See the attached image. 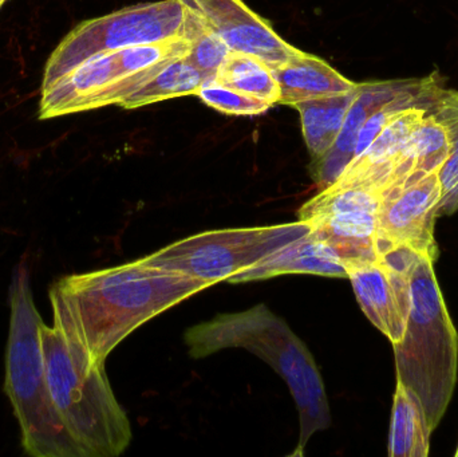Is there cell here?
Listing matches in <instances>:
<instances>
[{"label": "cell", "mask_w": 458, "mask_h": 457, "mask_svg": "<svg viewBox=\"0 0 458 457\" xmlns=\"http://www.w3.org/2000/svg\"><path fill=\"white\" fill-rule=\"evenodd\" d=\"M7 2V0H0V7H2L4 3Z\"/></svg>", "instance_id": "d4e9b609"}, {"label": "cell", "mask_w": 458, "mask_h": 457, "mask_svg": "<svg viewBox=\"0 0 458 457\" xmlns=\"http://www.w3.org/2000/svg\"><path fill=\"white\" fill-rule=\"evenodd\" d=\"M381 198L382 192L370 188L327 187L301 206L298 219L333 246L342 259L376 260Z\"/></svg>", "instance_id": "ba28073f"}, {"label": "cell", "mask_w": 458, "mask_h": 457, "mask_svg": "<svg viewBox=\"0 0 458 457\" xmlns=\"http://www.w3.org/2000/svg\"><path fill=\"white\" fill-rule=\"evenodd\" d=\"M206 75L187 58L172 59L121 102L123 109H139L147 105L179 97L198 96Z\"/></svg>", "instance_id": "d6986e66"}, {"label": "cell", "mask_w": 458, "mask_h": 457, "mask_svg": "<svg viewBox=\"0 0 458 457\" xmlns=\"http://www.w3.org/2000/svg\"><path fill=\"white\" fill-rule=\"evenodd\" d=\"M310 231V225L301 220L264 227L207 231L174 241L142 259L215 286L253 267Z\"/></svg>", "instance_id": "52a82bcc"}, {"label": "cell", "mask_w": 458, "mask_h": 457, "mask_svg": "<svg viewBox=\"0 0 458 457\" xmlns=\"http://www.w3.org/2000/svg\"><path fill=\"white\" fill-rule=\"evenodd\" d=\"M357 89L341 96L309 99L293 105L301 114V131L311 164L319 161L333 147Z\"/></svg>", "instance_id": "ac0fdd59"}, {"label": "cell", "mask_w": 458, "mask_h": 457, "mask_svg": "<svg viewBox=\"0 0 458 457\" xmlns=\"http://www.w3.org/2000/svg\"><path fill=\"white\" fill-rule=\"evenodd\" d=\"M425 78L417 80H376L358 83L357 93L344 117V125L335 142L317 163L311 164L314 182L320 190L330 187L354 158L358 133L365 121L382 105L397 98L406 91L413 90L424 83Z\"/></svg>", "instance_id": "7c38bea8"}, {"label": "cell", "mask_w": 458, "mask_h": 457, "mask_svg": "<svg viewBox=\"0 0 458 457\" xmlns=\"http://www.w3.org/2000/svg\"><path fill=\"white\" fill-rule=\"evenodd\" d=\"M219 35L232 51L252 54L271 67L299 53L272 29L269 21L253 13L242 0H179Z\"/></svg>", "instance_id": "30bf717a"}, {"label": "cell", "mask_w": 458, "mask_h": 457, "mask_svg": "<svg viewBox=\"0 0 458 457\" xmlns=\"http://www.w3.org/2000/svg\"><path fill=\"white\" fill-rule=\"evenodd\" d=\"M188 53H190V42L182 37L164 40V42L131 46V47L115 51V55L123 74L131 75L161 66L172 59L187 56Z\"/></svg>", "instance_id": "7402d4cb"}, {"label": "cell", "mask_w": 458, "mask_h": 457, "mask_svg": "<svg viewBox=\"0 0 458 457\" xmlns=\"http://www.w3.org/2000/svg\"><path fill=\"white\" fill-rule=\"evenodd\" d=\"M207 282L144 259L64 276L50 287L51 308L72 329L91 365L145 322L208 289Z\"/></svg>", "instance_id": "6da1fadb"}, {"label": "cell", "mask_w": 458, "mask_h": 457, "mask_svg": "<svg viewBox=\"0 0 458 457\" xmlns=\"http://www.w3.org/2000/svg\"><path fill=\"white\" fill-rule=\"evenodd\" d=\"M432 432L419 397L397 381L390 420L389 456H429Z\"/></svg>", "instance_id": "e0dca14e"}, {"label": "cell", "mask_w": 458, "mask_h": 457, "mask_svg": "<svg viewBox=\"0 0 458 457\" xmlns=\"http://www.w3.org/2000/svg\"><path fill=\"white\" fill-rule=\"evenodd\" d=\"M184 340L191 357L196 360L240 348L271 365L287 384L298 408L301 435L293 456H303L311 436L331 426L330 405L314 357L287 322L266 305L219 314L211 321L190 327Z\"/></svg>", "instance_id": "7a4b0ae2"}, {"label": "cell", "mask_w": 458, "mask_h": 457, "mask_svg": "<svg viewBox=\"0 0 458 457\" xmlns=\"http://www.w3.org/2000/svg\"><path fill=\"white\" fill-rule=\"evenodd\" d=\"M452 150L438 171L441 185V201L438 217L449 216L458 211V134H452Z\"/></svg>", "instance_id": "cb8c5ba5"}, {"label": "cell", "mask_w": 458, "mask_h": 457, "mask_svg": "<svg viewBox=\"0 0 458 457\" xmlns=\"http://www.w3.org/2000/svg\"><path fill=\"white\" fill-rule=\"evenodd\" d=\"M10 309L4 392L21 428L24 453L32 457H85L51 400L40 343L43 319L35 306L31 274L24 259L13 273Z\"/></svg>", "instance_id": "277c9868"}, {"label": "cell", "mask_w": 458, "mask_h": 457, "mask_svg": "<svg viewBox=\"0 0 458 457\" xmlns=\"http://www.w3.org/2000/svg\"><path fill=\"white\" fill-rule=\"evenodd\" d=\"M40 343L51 400L85 457L123 455L131 424L115 399L105 365H91L69 326L54 316L40 325Z\"/></svg>", "instance_id": "3957f363"}, {"label": "cell", "mask_w": 458, "mask_h": 457, "mask_svg": "<svg viewBox=\"0 0 458 457\" xmlns=\"http://www.w3.org/2000/svg\"><path fill=\"white\" fill-rule=\"evenodd\" d=\"M198 96L204 104L225 114L260 115L272 107L268 102L240 93L217 82L215 78L204 80Z\"/></svg>", "instance_id": "603a6c76"}, {"label": "cell", "mask_w": 458, "mask_h": 457, "mask_svg": "<svg viewBox=\"0 0 458 457\" xmlns=\"http://www.w3.org/2000/svg\"><path fill=\"white\" fill-rule=\"evenodd\" d=\"M291 274L347 278L346 267L341 255L327 241L318 238L310 231L303 238L282 247L228 282L244 284Z\"/></svg>", "instance_id": "5bb4252c"}, {"label": "cell", "mask_w": 458, "mask_h": 457, "mask_svg": "<svg viewBox=\"0 0 458 457\" xmlns=\"http://www.w3.org/2000/svg\"><path fill=\"white\" fill-rule=\"evenodd\" d=\"M456 456L458 457V447H457V451H456Z\"/></svg>", "instance_id": "484cf974"}, {"label": "cell", "mask_w": 458, "mask_h": 457, "mask_svg": "<svg viewBox=\"0 0 458 457\" xmlns=\"http://www.w3.org/2000/svg\"><path fill=\"white\" fill-rule=\"evenodd\" d=\"M451 150V137L445 125L435 113H428L403 145L385 190L440 171Z\"/></svg>", "instance_id": "2e32d148"}, {"label": "cell", "mask_w": 458, "mask_h": 457, "mask_svg": "<svg viewBox=\"0 0 458 457\" xmlns=\"http://www.w3.org/2000/svg\"><path fill=\"white\" fill-rule=\"evenodd\" d=\"M184 23L185 7L179 0L140 3L82 21L51 53L40 93L99 54L182 38Z\"/></svg>", "instance_id": "8992f818"}, {"label": "cell", "mask_w": 458, "mask_h": 457, "mask_svg": "<svg viewBox=\"0 0 458 457\" xmlns=\"http://www.w3.org/2000/svg\"><path fill=\"white\" fill-rule=\"evenodd\" d=\"M429 112L427 106H411L400 113L330 187H362L384 192L403 145Z\"/></svg>", "instance_id": "4fadbf2b"}, {"label": "cell", "mask_w": 458, "mask_h": 457, "mask_svg": "<svg viewBox=\"0 0 458 457\" xmlns=\"http://www.w3.org/2000/svg\"><path fill=\"white\" fill-rule=\"evenodd\" d=\"M215 80L240 93L268 102L272 106L279 104L280 88L274 70L252 54L231 51Z\"/></svg>", "instance_id": "ffe728a7"}, {"label": "cell", "mask_w": 458, "mask_h": 457, "mask_svg": "<svg viewBox=\"0 0 458 457\" xmlns=\"http://www.w3.org/2000/svg\"><path fill=\"white\" fill-rule=\"evenodd\" d=\"M394 349L397 381L424 407L430 428L440 426L451 404L458 373V334L436 276L422 259L411 279V313Z\"/></svg>", "instance_id": "5b68a950"}, {"label": "cell", "mask_w": 458, "mask_h": 457, "mask_svg": "<svg viewBox=\"0 0 458 457\" xmlns=\"http://www.w3.org/2000/svg\"><path fill=\"white\" fill-rule=\"evenodd\" d=\"M347 278L369 321L392 343H400L411 313V279L378 260H344Z\"/></svg>", "instance_id": "8fae6325"}, {"label": "cell", "mask_w": 458, "mask_h": 457, "mask_svg": "<svg viewBox=\"0 0 458 457\" xmlns=\"http://www.w3.org/2000/svg\"><path fill=\"white\" fill-rule=\"evenodd\" d=\"M184 38L190 42L187 58L206 75L207 80L216 77L232 51L227 43L188 8H185Z\"/></svg>", "instance_id": "44dd1931"}, {"label": "cell", "mask_w": 458, "mask_h": 457, "mask_svg": "<svg viewBox=\"0 0 458 457\" xmlns=\"http://www.w3.org/2000/svg\"><path fill=\"white\" fill-rule=\"evenodd\" d=\"M440 201L438 172L385 190L378 209L376 257L392 247L409 246L436 263L435 227Z\"/></svg>", "instance_id": "9c48e42d"}, {"label": "cell", "mask_w": 458, "mask_h": 457, "mask_svg": "<svg viewBox=\"0 0 458 457\" xmlns=\"http://www.w3.org/2000/svg\"><path fill=\"white\" fill-rule=\"evenodd\" d=\"M272 70L279 83V104L290 106L309 99L347 94L358 86L333 69L327 62L303 51H299Z\"/></svg>", "instance_id": "9a60e30c"}]
</instances>
